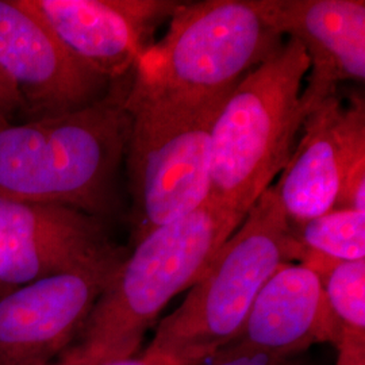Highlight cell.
Returning a JSON list of instances; mask_svg holds the SVG:
<instances>
[{
    "label": "cell",
    "mask_w": 365,
    "mask_h": 365,
    "mask_svg": "<svg viewBox=\"0 0 365 365\" xmlns=\"http://www.w3.org/2000/svg\"><path fill=\"white\" fill-rule=\"evenodd\" d=\"M245 220L210 197L182 220L134 244L72 345L52 365H98L134 357L167 304L206 272Z\"/></svg>",
    "instance_id": "obj_1"
},
{
    "label": "cell",
    "mask_w": 365,
    "mask_h": 365,
    "mask_svg": "<svg viewBox=\"0 0 365 365\" xmlns=\"http://www.w3.org/2000/svg\"><path fill=\"white\" fill-rule=\"evenodd\" d=\"M130 83L113 81L76 111L0 128V200L107 214L130 133Z\"/></svg>",
    "instance_id": "obj_2"
},
{
    "label": "cell",
    "mask_w": 365,
    "mask_h": 365,
    "mask_svg": "<svg viewBox=\"0 0 365 365\" xmlns=\"http://www.w3.org/2000/svg\"><path fill=\"white\" fill-rule=\"evenodd\" d=\"M302 247L274 188H268L222 245L179 307L156 327L143 353L158 365H202L235 339L261 288Z\"/></svg>",
    "instance_id": "obj_3"
},
{
    "label": "cell",
    "mask_w": 365,
    "mask_h": 365,
    "mask_svg": "<svg viewBox=\"0 0 365 365\" xmlns=\"http://www.w3.org/2000/svg\"><path fill=\"white\" fill-rule=\"evenodd\" d=\"M309 68L299 42L288 38L229 93L211 134V199L247 217L272 187L310 114Z\"/></svg>",
    "instance_id": "obj_4"
},
{
    "label": "cell",
    "mask_w": 365,
    "mask_h": 365,
    "mask_svg": "<svg viewBox=\"0 0 365 365\" xmlns=\"http://www.w3.org/2000/svg\"><path fill=\"white\" fill-rule=\"evenodd\" d=\"M232 90L210 98H176L129 88L125 157L134 244L211 197V134Z\"/></svg>",
    "instance_id": "obj_5"
},
{
    "label": "cell",
    "mask_w": 365,
    "mask_h": 365,
    "mask_svg": "<svg viewBox=\"0 0 365 365\" xmlns=\"http://www.w3.org/2000/svg\"><path fill=\"white\" fill-rule=\"evenodd\" d=\"M168 22L134 68L133 90L210 98L232 90L284 42L255 0L182 1Z\"/></svg>",
    "instance_id": "obj_6"
},
{
    "label": "cell",
    "mask_w": 365,
    "mask_h": 365,
    "mask_svg": "<svg viewBox=\"0 0 365 365\" xmlns=\"http://www.w3.org/2000/svg\"><path fill=\"white\" fill-rule=\"evenodd\" d=\"M0 69L30 119L87 107L113 84L69 53L30 0H0Z\"/></svg>",
    "instance_id": "obj_7"
},
{
    "label": "cell",
    "mask_w": 365,
    "mask_h": 365,
    "mask_svg": "<svg viewBox=\"0 0 365 365\" xmlns=\"http://www.w3.org/2000/svg\"><path fill=\"white\" fill-rule=\"evenodd\" d=\"M122 260L0 294V365H52L78 337Z\"/></svg>",
    "instance_id": "obj_8"
},
{
    "label": "cell",
    "mask_w": 365,
    "mask_h": 365,
    "mask_svg": "<svg viewBox=\"0 0 365 365\" xmlns=\"http://www.w3.org/2000/svg\"><path fill=\"white\" fill-rule=\"evenodd\" d=\"M99 217L54 205L0 200V286L122 260Z\"/></svg>",
    "instance_id": "obj_9"
},
{
    "label": "cell",
    "mask_w": 365,
    "mask_h": 365,
    "mask_svg": "<svg viewBox=\"0 0 365 365\" xmlns=\"http://www.w3.org/2000/svg\"><path fill=\"white\" fill-rule=\"evenodd\" d=\"M69 53L108 81L130 76L175 0H30Z\"/></svg>",
    "instance_id": "obj_10"
},
{
    "label": "cell",
    "mask_w": 365,
    "mask_h": 365,
    "mask_svg": "<svg viewBox=\"0 0 365 365\" xmlns=\"http://www.w3.org/2000/svg\"><path fill=\"white\" fill-rule=\"evenodd\" d=\"M339 341L317 272L303 264H282L261 288L235 339L207 361L238 357L294 359L318 342Z\"/></svg>",
    "instance_id": "obj_11"
},
{
    "label": "cell",
    "mask_w": 365,
    "mask_h": 365,
    "mask_svg": "<svg viewBox=\"0 0 365 365\" xmlns=\"http://www.w3.org/2000/svg\"><path fill=\"white\" fill-rule=\"evenodd\" d=\"M264 19L295 39L310 68L303 98L309 111L337 95L342 81H364L365 3L363 0H255Z\"/></svg>",
    "instance_id": "obj_12"
},
{
    "label": "cell",
    "mask_w": 365,
    "mask_h": 365,
    "mask_svg": "<svg viewBox=\"0 0 365 365\" xmlns=\"http://www.w3.org/2000/svg\"><path fill=\"white\" fill-rule=\"evenodd\" d=\"M341 108L342 102L333 95L310 111L299 140L272 187L289 225L313 220L336 209L342 180Z\"/></svg>",
    "instance_id": "obj_13"
},
{
    "label": "cell",
    "mask_w": 365,
    "mask_h": 365,
    "mask_svg": "<svg viewBox=\"0 0 365 365\" xmlns=\"http://www.w3.org/2000/svg\"><path fill=\"white\" fill-rule=\"evenodd\" d=\"M298 259L319 276L339 339L365 336V260H330L303 247Z\"/></svg>",
    "instance_id": "obj_14"
},
{
    "label": "cell",
    "mask_w": 365,
    "mask_h": 365,
    "mask_svg": "<svg viewBox=\"0 0 365 365\" xmlns=\"http://www.w3.org/2000/svg\"><path fill=\"white\" fill-rule=\"evenodd\" d=\"M289 230L303 248L330 260H365V211L331 210Z\"/></svg>",
    "instance_id": "obj_15"
},
{
    "label": "cell",
    "mask_w": 365,
    "mask_h": 365,
    "mask_svg": "<svg viewBox=\"0 0 365 365\" xmlns=\"http://www.w3.org/2000/svg\"><path fill=\"white\" fill-rule=\"evenodd\" d=\"M342 180L336 209L365 211V105L353 96L339 117Z\"/></svg>",
    "instance_id": "obj_16"
},
{
    "label": "cell",
    "mask_w": 365,
    "mask_h": 365,
    "mask_svg": "<svg viewBox=\"0 0 365 365\" xmlns=\"http://www.w3.org/2000/svg\"><path fill=\"white\" fill-rule=\"evenodd\" d=\"M21 111V99L13 81L0 69V128L11 123V118Z\"/></svg>",
    "instance_id": "obj_17"
},
{
    "label": "cell",
    "mask_w": 365,
    "mask_h": 365,
    "mask_svg": "<svg viewBox=\"0 0 365 365\" xmlns=\"http://www.w3.org/2000/svg\"><path fill=\"white\" fill-rule=\"evenodd\" d=\"M206 365H298L294 359L288 360H277V359H269V357H238V359H230L223 361H206ZM205 364V363H203Z\"/></svg>",
    "instance_id": "obj_18"
},
{
    "label": "cell",
    "mask_w": 365,
    "mask_h": 365,
    "mask_svg": "<svg viewBox=\"0 0 365 365\" xmlns=\"http://www.w3.org/2000/svg\"><path fill=\"white\" fill-rule=\"evenodd\" d=\"M98 365H158L150 361H146L143 357H128V359H119V360H111Z\"/></svg>",
    "instance_id": "obj_19"
}]
</instances>
